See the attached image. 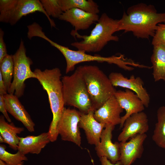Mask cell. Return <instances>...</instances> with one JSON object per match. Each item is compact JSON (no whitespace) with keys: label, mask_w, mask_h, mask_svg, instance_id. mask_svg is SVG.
Segmentation results:
<instances>
[{"label":"cell","mask_w":165,"mask_h":165,"mask_svg":"<svg viewBox=\"0 0 165 165\" xmlns=\"http://www.w3.org/2000/svg\"><path fill=\"white\" fill-rule=\"evenodd\" d=\"M114 96L126 113L121 117L120 128H122L126 119L133 114L143 112L145 106L138 96L133 91L126 89L125 91H116Z\"/></svg>","instance_id":"15"},{"label":"cell","mask_w":165,"mask_h":165,"mask_svg":"<svg viewBox=\"0 0 165 165\" xmlns=\"http://www.w3.org/2000/svg\"><path fill=\"white\" fill-rule=\"evenodd\" d=\"M123 110L114 95L95 111L94 116L98 122L106 125L115 126L120 124L121 120L120 114Z\"/></svg>","instance_id":"14"},{"label":"cell","mask_w":165,"mask_h":165,"mask_svg":"<svg viewBox=\"0 0 165 165\" xmlns=\"http://www.w3.org/2000/svg\"><path fill=\"white\" fill-rule=\"evenodd\" d=\"M118 22L119 20L111 18L104 13L89 35H81L78 31L72 30L71 35L82 40L72 42L71 45L78 50L86 53L99 52L109 42L119 41V37L113 35L118 31Z\"/></svg>","instance_id":"3"},{"label":"cell","mask_w":165,"mask_h":165,"mask_svg":"<svg viewBox=\"0 0 165 165\" xmlns=\"http://www.w3.org/2000/svg\"><path fill=\"white\" fill-rule=\"evenodd\" d=\"M52 46L57 49L64 57L66 62V73L74 70L77 64L85 62L96 61L99 62H105L114 64L124 70H133L134 67H137L138 64L130 59L125 58L122 54L113 55L109 57H104L99 55H91L86 52L78 50H74L68 47L53 42Z\"/></svg>","instance_id":"6"},{"label":"cell","mask_w":165,"mask_h":165,"mask_svg":"<svg viewBox=\"0 0 165 165\" xmlns=\"http://www.w3.org/2000/svg\"><path fill=\"white\" fill-rule=\"evenodd\" d=\"M4 32L0 28V62L8 54L6 46L4 39Z\"/></svg>","instance_id":"28"},{"label":"cell","mask_w":165,"mask_h":165,"mask_svg":"<svg viewBox=\"0 0 165 165\" xmlns=\"http://www.w3.org/2000/svg\"><path fill=\"white\" fill-rule=\"evenodd\" d=\"M42 6L50 17L59 19L63 11L59 0H41Z\"/></svg>","instance_id":"26"},{"label":"cell","mask_w":165,"mask_h":165,"mask_svg":"<svg viewBox=\"0 0 165 165\" xmlns=\"http://www.w3.org/2000/svg\"><path fill=\"white\" fill-rule=\"evenodd\" d=\"M115 127L112 125H106L102 131L100 142L95 147L99 158L105 157L114 164L119 161L120 157L119 143H113L112 141V132Z\"/></svg>","instance_id":"13"},{"label":"cell","mask_w":165,"mask_h":165,"mask_svg":"<svg viewBox=\"0 0 165 165\" xmlns=\"http://www.w3.org/2000/svg\"><path fill=\"white\" fill-rule=\"evenodd\" d=\"M19 138L17 150L24 155L29 153L39 154L42 149L50 142L47 132L38 136H28L24 138L19 137Z\"/></svg>","instance_id":"19"},{"label":"cell","mask_w":165,"mask_h":165,"mask_svg":"<svg viewBox=\"0 0 165 165\" xmlns=\"http://www.w3.org/2000/svg\"><path fill=\"white\" fill-rule=\"evenodd\" d=\"M157 118L152 140L158 146L165 149V106L158 109Z\"/></svg>","instance_id":"23"},{"label":"cell","mask_w":165,"mask_h":165,"mask_svg":"<svg viewBox=\"0 0 165 165\" xmlns=\"http://www.w3.org/2000/svg\"><path fill=\"white\" fill-rule=\"evenodd\" d=\"M152 37V44L153 46L159 44L165 45V24H158L157 29Z\"/></svg>","instance_id":"27"},{"label":"cell","mask_w":165,"mask_h":165,"mask_svg":"<svg viewBox=\"0 0 165 165\" xmlns=\"http://www.w3.org/2000/svg\"><path fill=\"white\" fill-rule=\"evenodd\" d=\"M165 23V13H158L155 6L141 3L129 7L119 20L118 31L132 32L138 38L153 37L158 24Z\"/></svg>","instance_id":"1"},{"label":"cell","mask_w":165,"mask_h":165,"mask_svg":"<svg viewBox=\"0 0 165 165\" xmlns=\"http://www.w3.org/2000/svg\"><path fill=\"white\" fill-rule=\"evenodd\" d=\"M5 145H0V159L8 165H23L24 161L28 160L25 155L18 151L15 154L11 153L6 150Z\"/></svg>","instance_id":"25"},{"label":"cell","mask_w":165,"mask_h":165,"mask_svg":"<svg viewBox=\"0 0 165 165\" xmlns=\"http://www.w3.org/2000/svg\"><path fill=\"white\" fill-rule=\"evenodd\" d=\"M101 165H121L120 161H118L116 163H113L105 157H103L100 158Z\"/></svg>","instance_id":"31"},{"label":"cell","mask_w":165,"mask_h":165,"mask_svg":"<svg viewBox=\"0 0 165 165\" xmlns=\"http://www.w3.org/2000/svg\"><path fill=\"white\" fill-rule=\"evenodd\" d=\"M147 137L146 134H138L128 141L119 143V161L121 165H131L141 157L144 150L143 144Z\"/></svg>","instance_id":"12"},{"label":"cell","mask_w":165,"mask_h":165,"mask_svg":"<svg viewBox=\"0 0 165 165\" xmlns=\"http://www.w3.org/2000/svg\"><path fill=\"white\" fill-rule=\"evenodd\" d=\"M7 92L2 74L0 72V95H4L7 94Z\"/></svg>","instance_id":"30"},{"label":"cell","mask_w":165,"mask_h":165,"mask_svg":"<svg viewBox=\"0 0 165 165\" xmlns=\"http://www.w3.org/2000/svg\"><path fill=\"white\" fill-rule=\"evenodd\" d=\"M59 2L63 12L73 8L96 14L100 12L99 6L93 0H59Z\"/></svg>","instance_id":"22"},{"label":"cell","mask_w":165,"mask_h":165,"mask_svg":"<svg viewBox=\"0 0 165 165\" xmlns=\"http://www.w3.org/2000/svg\"><path fill=\"white\" fill-rule=\"evenodd\" d=\"M0 165H8L4 161L0 159Z\"/></svg>","instance_id":"33"},{"label":"cell","mask_w":165,"mask_h":165,"mask_svg":"<svg viewBox=\"0 0 165 165\" xmlns=\"http://www.w3.org/2000/svg\"><path fill=\"white\" fill-rule=\"evenodd\" d=\"M151 61L154 81L163 80L165 81V45L159 44L153 46Z\"/></svg>","instance_id":"20"},{"label":"cell","mask_w":165,"mask_h":165,"mask_svg":"<svg viewBox=\"0 0 165 165\" xmlns=\"http://www.w3.org/2000/svg\"><path fill=\"white\" fill-rule=\"evenodd\" d=\"M12 56L14 64L13 79L8 93L10 94L14 93V95L19 98L24 95L25 87V81L30 78L36 79V76L31 70L32 61L26 55V49L22 40L18 49Z\"/></svg>","instance_id":"7"},{"label":"cell","mask_w":165,"mask_h":165,"mask_svg":"<svg viewBox=\"0 0 165 165\" xmlns=\"http://www.w3.org/2000/svg\"><path fill=\"white\" fill-rule=\"evenodd\" d=\"M0 111L3 114L8 122H12V120L7 112L3 95H0Z\"/></svg>","instance_id":"29"},{"label":"cell","mask_w":165,"mask_h":165,"mask_svg":"<svg viewBox=\"0 0 165 165\" xmlns=\"http://www.w3.org/2000/svg\"><path fill=\"white\" fill-rule=\"evenodd\" d=\"M149 128L148 117L145 112L143 111L133 114L125 120L118 141L126 142L137 134H146Z\"/></svg>","instance_id":"11"},{"label":"cell","mask_w":165,"mask_h":165,"mask_svg":"<svg viewBox=\"0 0 165 165\" xmlns=\"http://www.w3.org/2000/svg\"><path fill=\"white\" fill-rule=\"evenodd\" d=\"M0 142L1 143H6L5 141L4 138L0 135Z\"/></svg>","instance_id":"32"},{"label":"cell","mask_w":165,"mask_h":165,"mask_svg":"<svg viewBox=\"0 0 165 165\" xmlns=\"http://www.w3.org/2000/svg\"><path fill=\"white\" fill-rule=\"evenodd\" d=\"M80 117L79 111L64 107L57 127V133L62 140L73 142L79 147L81 140L79 125Z\"/></svg>","instance_id":"8"},{"label":"cell","mask_w":165,"mask_h":165,"mask_svg":"<svg viewBox=\"0 0 165 165\" xmlns=\"http://www.w3.org/2000/svg\"><path fill=\"white\" fill-rule=\"evenodd\" d=\"M3 97L7 111L21 122L29 132H34L35 124L18 98L14 94H9Z\"/></svg>","instance_id":"18"},{"label":"cell","mask_w":165,"mask_h":165,"mask_svg":"<svg viewBox=\"0 0 165 165\" xmlns=\"http://www.w3.org/2000/svg\"><path fill=\"white\" fill-rule=\"evenodd\" d=\"M94 112L91 110L86 114L80 113L79 125L84 130L88 143L96 146L100 142L102 131L106 125L94 118Z\"/></svg>","instance_id":"17"},{"label":"cell","mask_w":165,"mask_h":165,"mask_svg":"<svg viewBox=\"0 0 165 165\" xmlns=\"http://www.w3.org/2000/svg\"><path fill=\"white\" fill-rule=\"evenodd\" d=\"M34 72L48 95L53 119L47 133L50 142H54L58 135L57 127L65 107L61 71L55 68L43 71L37 68Z\"/></svg>","instance_id":"2"},{"label":"cell","mask_w":165,"mask_h":165,"mask_svg":"<svg viewBox=\"0 0 165 165\" xmlns=\"http://www.w3.org/2000/svg\"><path fill=\"white\" fill-rule=\"evenodd\" d=\"M5 117L2 115L0 116V134L5 139L6 143L9 147L14 150L18 149L19 142L17 134H20L24 131L23 127H16L13 123H10L6 122Z\"/></svg>","instance_id":"21"},{"label":"cell","mask_w":165,"mask_h":165,"mask_svg":"<svg viewBox=\"0 0 165 165\" xmlns=\"http://www.w3.org/2000/svg\"><path fill=\"white\" fill-rule=\"evenodd\" d=\"M99 17L97 14L73 8L63 12L59 19L69 23L75 28L74 30L78 31L87 29L93 24L96 23Z\"/></svg>","instance_id":"16"},{"label":"cell","mask_w":165,"mask_h":165,"mask_svg":"<svg viewBox=\"0 0 165 165\" xmlns=\"http://www.w3.org/2000/svg\"><path fill=\"white\" fill-rule=\"evenodd\" d=\"M108 77L114 87L119 86L133 91L138 96L145 107H148L150 102V96L143 87V82L140 77H135L132 75L128 79L118 72L111 73Z\"/></svg>","instance_id":"10"},{"label":"cell","mask_w":165,"mask_h":165,"mask_svg":"<svg viewBox=\"0 0 165 165\" xmlns=\"http://www.w3.org/2000/svg\"><path fill=\"white\" fill-rule=\"evenodd\" d=\"M61 81L65 105L75 107L83 114H86L92 110L86 84L78 67L71 75L63 76Z\"/></svg>","instance_id":"5"},{"label":"cell","mask_w":165,"mask_h":165,"mask_svg":"<svg viewBox=\"0 0 165 165\" xmlns=\"http://www.w3.org/2000/svg\"><path fill=\"white\" fill-rule=\"evenodd\" d=\"M78 68L85 81L91 101L92 110L95 112L114 96L116 90L108 77L98 66L85 65Z\"/></svg>","instance_id":"4"},{"label":"cell","mask_w":165,"mask_h":165,"mask_svg":"<svg viewBox=\"0 0 165 165\" xmlns=\"http://www.w3.org/2000/svg\"><path fill=\"white\" fill-rule=\"evenodd\" d=\"M14 64L12 55L8 54L0 62V72L1 73L7 92L9 90L13 76Z\"/></svg>","instance_id":"24"},{"label":"cell","mask_w":165,"mask_h":165,"mask_svg":"<svg viewBox=\"0 0 165 165\" xmlns=\"http://www.w3.org/2000/svg\"><path fill=\"white\" fill-rule=\"evenodd\" d=\"M36 12L43 13L48 19L51 27H56L55 22L47 15L39 0H13L4 23L13 25L23 16Z\"/></svg>","instance_id":"9"}]
</instances>
